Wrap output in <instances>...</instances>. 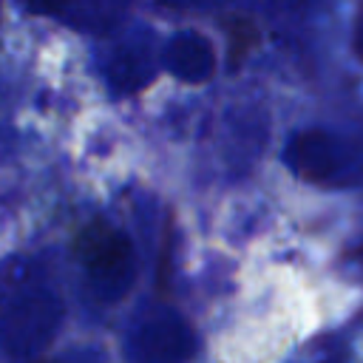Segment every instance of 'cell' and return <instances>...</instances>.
Segmentation results:
<instances>
[{"label": "cell", "mask_w": 363, "mask_h": 363, "mask_svg": "<svg viewBox=\"0 0 363 363\" xmlns=\"http://www.w3.org/2000/svg\"><path fill=\"white\" fill-rule=\"evenodd\" d=\"M286 167L306 182H332L343 167V147L326 130H301L286 142Z\"/></svg>", "instance_id": "cell-4"}, {"label": "cell", "mask_w": 363, "mask_h": 363, "mask_svg": "<svg viewBox=\"0 0 363 363\" xmlns=\"http://www.w3.org/2000/svg\"><path fill=\"white\" fill-rule=\"evenodd\" d=\"M196 349L199 340L193 326L170 309L145 315L128 340V354L142 363H179L193 357Z\"/></svg>", "instance_id": "cell-3"}, {"label": "cell", "mask_w": 363, "mask_h": 363, "mask_svg": "<svg viewBox=\"0 0 363 363\" xmlns=\"http://www.w3.org/2000/svg\"><path fill=\"white\" fill-rule=\"evenodd\" d=\"M62 323V298L31 258L0 261V354L28 360L43 354Z\"/></svg>", "instance_id": "cell-1"}, {"label": "cell", "mask_w": 363, "mask_h": 363, "mask_svg": "<svg viewBox=\"0 0 363 363\" xmlns=\"http://www.w3.org/2000/svg\"><path fill=\"white\" fill-rule=\"evenodd\" d=\"M354 45H357V54L363 57V17H360V26H357V37H354Z\"/></svg>", "instance_id": "cell-8"}, {"label": "cell", "mask_w": 363, "mask_h": 363, "mask_svg": "<svg viewBox=\"0 0 363 363\" xmlns=\"http://www.w3.org/2000/svg\"><path fill=\"white\" fill-rule=\"evenodd\" d=\"M162 3H173V6H193V3H207V0H162Z\"/></svg>", "instance_id": "cell-9"}, {"label": "cell", "mask_w": 363, "mask_h": 363, "mask_svg": "<svg viewBox=\"0 0 363 363\" xmlns=\"http://www.w3.org/2000/svg\"><path fill=\"white\" fill-rule=\"evenodd\" d=\"M162 62L176 79L199 85L207 82L216 71V48L199 31H179L164 43Z\"/></svg>", "instance_id": "cell-6"}, {"label": "cell", "mask_w": 363, "mask_h": 363, "mask_svg": "<svg viewBox=\"0 0 363 363\" xmlns=\"http://www.w3.org/2000/svg\"><path fill=\"white\" fill-rule=\"evenodd\" d=\"M77 261L82 267L91 298L102 303L119 301L136 275V255L130 238L108 221H91L77 235Z\"/></svg>", "instance_id": "cell-2"}, {"label": "cell", "mask_w": 363, "mask_h": 363, "mask_svg": "<svg viewBox=\"0 0 363 363\" xmlns=\"http://www.w3.org/2000/svg\"><path fill=\"white\" fill-rule=\"evenodd\" d=\"M153 51L145 40H125L119 43L116 48H111V54L105 57L102 62V71H105V79L113 91L119 94H130V91H139L150 77H153Z\"/></svg>", "instance_id": "cell-7"}, {"label": "cell", "mask_w": 363, "mask_h": 363, "mask_svg": "<svg viewBox=\"0 0 363 363\" xmlns=\"http://www.w3.org/2000/svg\"><path fill=\"white\" fill-rule=\"evenodd\" d=\"M23 6L34 14L54 17L65 26L94 34L111 31L128 11V0H23Z\"/></svg>", "instance_id": "cell-5"}]
</instances>
